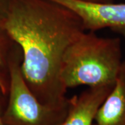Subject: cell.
<instances>
[{"instance_id": "cell-1", "label": "cell", "mask_w": 125, "mask_h": 125, "mask_svg": "<svg viewBox=\"0 0 125 125\" xmlns=\"http://www.w3.org/2000/svg\"><path fill=\"white\" fill-rule=\"evenodd\" d=\"M0 24L21 49L22 73L36 98L66 102L60 71L67 47L86 31L79 15L52 0H9Z\"/></svg>"}, {"instance_id": "cell-2", "label": "cell", "mask_w": 125, "mask_h": 125, "mask_svg": "<svg viewBox=\"0 0 125 125\" xmlns=\"http://www.w3.org/2000/svg\"><path fill=\"white\" fill-rule=\"evenodd\" d=\"M122 61L120 38H102L94 31H85L66 49L60 79L67 90L114 85Z\"/></svg>"}, {"instance_id": "cell-3", "label": "cell", "mask_w": 125, "mask_h": 125, "mask_svg": "<svg viewBox=\"0 0 125 125\" xmlns=\"http://www.w3.org/2000/svg\"><path fill=\"white\" fill-rule=\"evenodd\" d=\"M22 54L18 46L9 62V87L3 120L5 125H61L67 116L69 98L60 105H48L36 98L21 70Z\"/></svg>"}, {"instance_id": "cell-4", "label": "cell", "mask_w": 125, "mask_h": 125, "mask_svg": "<svg viewBox=\"0 0 125 125\" xmlns=\"http://www.w3.org/2000/svg\"><path fill=\"white\" fill-rule=\"evenodd\" d=\"M71 9L86 31L109 29L125 38V3H96L82 0H52Z\"/></svg>"}, {"instance_id": "cell-5", "label": "cell", "mask_w": 125, "mask_h": 125, "mask_svg": "<svg viewBox=\"0 0 125 125\" xmlns=\"http://www.w3.org/2000/svg\"><path fill=\"white\" fill-rule=\"evenodd\" d=\"M113 86L88 87L79 94L69 98L67 116L61 125H93L96 113Z\"/></svg>"}, {"instance_id": "cell-6", "label": "cell", "mask_w": 125, "mask_h": 125, "mask_svg": "<svg viewBox=\"0 0 125 125\" xmlns=\"http://www.w3.org/2000/svg\"><path fill=\"white\" fill-rule=\"evenodd\" d=\"M93 125H125V61L113 89L95 114Z\"/></svg>"}, {"instance_id": "cell-7", "label": "cell", "mask_w": 125, "mask_h": 125, "mask_svg": "<svg viewBox=\"0 0 125 125\" xmlns=\"http://www.w3.org/2000/svg\"><path fill=\"white\" fill-rule=\"evenodd\" d=\"M18 45L0 28V67L9 71V62Z\"/></svg>"}, {"instance_id": "cell-8", "label": "cell", "mask_w": 125, "mask_h": 125, "mask_svg": "<svg viewBox=\"0 0 125 125\" xmlns=\"http://www.w3.org/2000/svg\"><path fill=\"white\" fill-rule=\"evenodd\" d=\"M9 87V74L8 70L0 67V88L5 93L8 94Z\"/></svg>"}, {"instance_id": "cell-9", "label": "cell", "mask_w": 125, "mask_h": 125, "mask_svg": "<svg viewBox=\"0 0 125 125\" xmlns=\"http://www.w3.org/2000/svg\"><path fill=\"white\" fill-rule=\"evenodd\" d=\"M7 103V94L0 88V125H5L3 115Z\"/></svg>"}, {"instance_id": "cell-10", "label": "cell", "mask_w": 125, "mask_h": 125, "mask_svg": "<svg viewBox=\"0 0 125 125\" xmlns=\"http://www.w3.org/2000/svg\"><path fill=\"white\" fill-rule=\"evenodd\" d=\"M8 1L9 0H0V22H1V19L3 15V14L4 13L6 6L8 4ZM0 28L1 27V24H0Z\"/></svg>"}, {"instance_id": "cell-11", "label": "cell", "mask_w": 125, "mask_h": 125, "mask_svg": "<svg viewBox=\"0 0 125 125\" xmlns=\"http://www.w3.org/2000/svg\"><path fill=\"white\" fill-rule=\"evenodd\" d=\"M89 2H96V3H111L113 2V0H82Z\"/></svg>"}]
</instances>
